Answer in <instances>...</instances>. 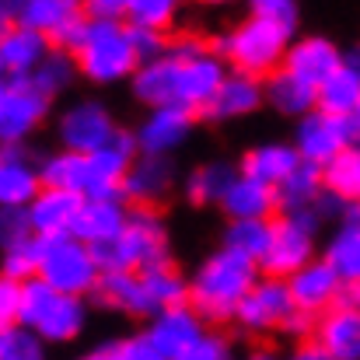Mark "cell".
I'll return each mask as SVG.
<instances>
[{
  "label": "cell",
  "mask_w": 360,
  "mask_h": 360,
  "mask_svg": "<svg viewBox=\"0 0 360 360\" xmlns=\"http://www.w3.org/2000/svg\"><path fill=\"white\" fill-rule=\"evenodd\" d=\"M136 136L116 133L105 147L98 150H67L53 154L42 165V182L46 186H63L81 196H122V179L133 165Z\"/></svg>",
  "instance_id": "6da1fadb"
},
{
  "label": "cell",
  "mask_w": 360,
  "mask_h": 360,
  "mask_svg": "<svg viewBox=\"0 0 360 360\" xmlns=\"http://www.w3.org/2000/svg\"><path fill=\"white\" fill-rule=\"evenodd\" d=\"M255 273H259V259L255 255L241 252L235 245H224L196 273V280L189 287V304L200 311V319H210V322L235 319L241 297L259 283Z\"/></svg>",
  "instance_id": "7a4b0ae2"
},
{
  "label": "cell",
  "mask_w": 360,
  "mask_h": 360,
  "mask_svg": "<svg viewBox=\"0 0 360 360\" xmlns=\"http://www.w3.org/2000/svg\"><path fill=\"white\" fill-rule=\"evenodd\" d=\"M200 336H203L200 311L179 304V308L154 315V326L147 333L98 347L91 360H189Z\"/></svg>",
  "instance_id": "3957f363"
},
{
  "label": "cell",
  "mask_w": 360,
  "mask_h": 360,
  "mask_svg": "<svg viewBox=\"0 0 360 360\" xmlns=\"http://www.w3.org/2000/svg\"><path fill=\"white\" fill-rule=\"evenodd\" d=\"M18 322L35 329L46 343H70L84 329V304L81 294H67L42 280L39 273L21 280V304Z\"/></svg>",
  "instance_id": "277c9868"
},
{
  "label": "cell",
  "mask_w": 360,
  "mask_h": 360,
  "mask_svg": "<svg viewBox=\"0 0 360 360\" xmlns=\"http://www.w3.org/2000/svg\"><path fill=\"white\" fill-rule=\"evenodd\" d=\"M98 269H143L168 262V238L158 214L147 203H136L126 217V228L105 241H91Z\"/></svg>",
  "instance_id": "5b68a950"
},
{
  "label": "cell",
  "mask_w": 360,
  "mask_h": 360,
  "mask_svg": "<svg viewBox=\"0 0 360 360\" xmlns=\"http://www.w3.org/2000/svg\"><path fill=\"white\" fill-rule=\"evenodd\" d=\"M290 35H294V25L266 18V14H252L241 28H235L228 39L217 42V53L241 74L269 77L283 63L290 49Z\"/></svg>",
  "instance_id": "8992f818"
},
{
  "label": "cell",
  "mask_w": 360,
  "mask_h": 360,
  "mask_svg": "<svg viewBox=\"0 0 360 360\" xmlns=\"http://www.w3.org/2000/svg\"><path fill=\"white\" fill-rule=\"evenodd\" d=\"M77 67L84 77L98 81V84H112L129 74H136L140 67V53L133 46L129 25H120V18H88V32L81 49L74 53Z\"/></svg>",
  "instance_id": "52a82bcc"
},
{
  "label": "cell",
  "mask_w": 360,
  "mask_h": 360,
  "mask_svg": "<svg viewBox=\"0 0 360 360\" xmlns=\"http://www.w3.org/2000/svg\"><path fill=\"white\" fill-rule=\"evenodd\" d=\"M235 319L252 333L280 329V333H290V336H304L311 329V311L297 308L287 276H266L262 283H255L241 297Z\"/></svg>",
  "instance_id": "ba28073f"
},
{
  "label": "cell",
  "mask_w": 360,
  "mask_h": 360,
  "mask_svg": "<svg viewBox=\"0 0 360 360\" xmlns=\"http://www.w3.org/2000/svg\"><path fill=\"white\" fill-rule=\"evenodd\" d=\"M39 276L67 294H91L102 269L91 255V245L67 231V235H42Z\"/></svg>",
  "instance_id": "9c48e42d"
},
{
  "label": "cell",
  "mask_w": 360,
  "mask_h": 360,
  "mask_svg": "<svg viewBox=\"0 0 360 360\" xmlns=\"http://www.w3.org/2000/svg\"><path fill=\"white\" fill-rule=\"evenodd\" d=\"M319 217L322 214L315 207H308V210H290L283 221H273L269 252L259 259L266 276H290L311 262V235H315Z\"/></svg>",
  "instance_id": "30bf717a"
},
{
  "label": "cell",
  "mask_w": 360,
  "mask_h": 360,
  "mask_svg": "<svg viewBox=\"0 0 360 360\" xmlns=\"http://www.w3.org/2000/svg\"><path fill=\"white\" fill-rule=\"evenodd\" d=\"M49 91L35 84L32 74H4L0 84V140L21 143L49 109Z\"/></svg>",
  "instance_id": "8fae6325"
},
{
  "label": "cell",
  "mask_w": 360,
  "mask_h": 360,
  "mask_svg": "<svg viewBox=\"0 0 360 360\" xmlns=\"http://www.w3.org/2000/svg\"><path fill=\"white\" fill-rule=\"evenodd\" d=\"M360 143V122L357 116H336V112H308L297 126V150L308 161L326 165L340 150Z\"/></svg>",
  "instance_id": "7c38bea8"
},
{
  "label": "cell",
  "mask_w": 360,
  "mask_h": 360,
  "mask_svg": "<svg viewBox=\"0 0 360 360\" xmlns=\"http://www.w3.org/2000/svg\"><path fill=\"white\" fill-rule=\"evenodd\" d=\"M186 297H189V287H186V280H182L168 262L136 269L133 315H161V311H168V308L186 304Z\"/></svg>",
  "instance_id": "4fadbf2b"
},
{
  "label": "cell",
  "mask_w": 360,
  "mask_h": 360,
  "mask_svg": "<svg viewBox=\"0 0 360 360\" xmlns=\"http://www.w3.org/2000/svg\"><path fill=\"white\" fill-rule=\"evenodd\" d=\"M287 283H290V294H294L297 308H304V311H311V315L329 311V308L340 301L343 287H347V283H343V276L333 269V262H329V259L301 266L297 273H290V276H287Z\"/></svg>",
  "instance_id": "5bb4252c"
},
{
  "label": "cell",
  "mask_w": 360,
  "mask_h": 360,
  "mask_svg": "<svg viewBox=\"0 0 360 360\" xmlns=\"http://www.w3.org/2000/svg\"><path fill=\"white\" fill-rule=\"evenodd\" d=\"M116 133H120L116 122L109 120V112L98 102H81V105L67 109L60 120V140L67 150H98Z\"/></svg>",
  "instance_id": "9a60e30c"
},
{
  "label": "cell",
  "mask_w": 360,
  "mask_h": 360,
  "mask_svg": "<svg viewBox=\"0 0 360 360\" xmlns=\"http://www.w3.org/2000/svg\"><path fill=\"white\" fill-rule=\"evenodd\" d=\"M49 35L28 28L21 21L4 25L0 32V70L4 74H35V67L49 56Z\"/></svg>",
  "instance_id": "2e32d148"
},
{
  "label": "cell",
  "mask_w": 360,
  "mask_h": 360,
  "mask_svg": "<svg viewBox=\"0 0 360 360\" xmlns=\"http://www.w3.org/2000/svg\"><path fill=\"white\" fill-rule=\"evenodd\" d=\"M81 203H84V196L74 193V189L42 186V193L28 203L32 228L39 235H67V231H74V221H77Z\"/></svg>",
  "instance_id": "e0dca14e"
},
{
  "label": "cell",
  "mask_w": 360,
  "mask_h": 360,
  "mask_svg": "<svg viewBox=\"0 0 360 360\" xmlns=\"http://www.w3.org/2000/svg\"><path fill=\"white\" fill-rule=\"evenodd\" d=\"M193 109L189 105H154V112L136 133V143L143 154H168L189 136Z\"/></svg>",
  "instance_id": "ac0fdd59"
},
{
  "label": "cell",
  "mask_w": 360,
  "mask_h": 360,
  "mask_svg": "<svg viewBox=\"0 0 360 360\" xmlns=\"http://www.w3.org/2000/svg\"><path fill=\"white\" fill-rule=\"evenodd\" d=\"M319 343L329 360H360V308L333 304L319 322Z\"/></svg>",
  "instance_id": "d6986e66"
},
{
  "label": "cell",
  "mask_w": 360,
  "mask_h": 360,
  "mask_svg": "<svg viewBox=\"0 0 360 360\" xmlns=\"http://www.w3.org/2000/svg\"><path fill=\"white\" fill-rule=\"evenodd\" d=\"M42 168L35 172L28 158L21 154L18 143H4V161H0V203L4 207H28L42 193Z\"/></svg>",
  "instance_id": "ffe728a7"
},
{
  "label": "cell",
  "mask_w": 360,
  "mask_h": 360,
  "mask_svg": "<svg viewBox=\"0 0 360 360\" xmlns=\"http://www.w3.org/2000/svg\"><path fill=\"white\" fill-rule=\"evenodd\" d=\"M262 95H266V91L259 88V77L235 70L231 77H224V84L217 88V95L203 105V116H207V120H214V122L248 116V112H255V109H259Z\"/></svg>",
  "instance_id": "44dd1931"
},
{
  "label": "cell",
  "mask_w": 360,
  "mask_h": 360,
  "mask_svg": "<svg viewBox=\"0 0 360 360\" xmlns=\"http://www.w3.org/2000/svg\"><path fill=\"white\" fill-rule=\"evenodd\" d=\"M340 63H343V56H340V49H336L329 39H301V42L290 46L287 56H283V67H287L290 74H297L301 81L315 84V88H319Z\"/></svg>",
  "instance_id": "7402d4cb"
},
{
  "label": "cell",
  "mask_w": 360,
  "mask_h": 360,
  "mask_svg": "<svg viewBox=\"0 0 360 360\" xmlns=\"http://www.w3.org/2000/svg\"><path fill=\"white\" fill-rule=\"evenodd\" d=\"M172 186V165L165 154H143L140 161L129 165L126 179H122V196L133 203H158Z\"/></svg>",
  "instance_id": "603a6c76"
},
{
  "label": "cell",
  "mask_w": 360,
  "mask_h": 360,
  "mask_svg": "<svg viewBox=\"0 0 360 360\" xmlns=\"http://www.w3.org/2000/svg\"><path fill=\"white\" fill-rule=\"evenodd\" d=\"M126 210L120 207V196H84L81 210H77V221H74V235L91 241H105L112 235H120L126 228Z\"/></svg>",
  "instance_id": "cb8c5ba5"
},
{
  "label": "cell",
  "mask_w": 360,
  "mask_h": 360,
  "mask_svg": "<svg viewBox=\"0 0 360 360\" xmlns=\"http://www.w3.org/2000/svg\"><path fill=\"white\" fill-rule=\"evenodd\" d=\"M221 207L231 214V221H238V217H269L280 207V196H276V186L259 182V179L241 172L231 182L228 196L221 200Z\"/></svg>",
  "instance_id": "d4e9b609"
},
{
  "label": "cell",
  "mask_w": 360,
  "mask_h": 360,
  "mask_svg": "<svg viewBox=\"0 0 360 360\" xmlns=\"http://www.w3.org/2000/svg\"><path fill=\"white\" fill-rule=\"evenodd\" d=\"M266 95L283 116H308L319 105V88L290 74L287 67H276L266 77Z\"/></svg>",
  "instance_id": "484cf974"
},
{
  "label": "cell",
  "mask_w": 360,
  "mask_h": 360,
  "mask_svg": "<svg viewBox=\"0 0 360 360\" xmlns=\"http://www.w3.org/2000/svg\"><path fill=\"white\" fill-rule=\"evenodd\" d=\"M322 189H326V172H322V165L301 158V165L276 186V196H280V207L290 214V210H308V207H315V200L322 196Z\"/></svg>",
  "instance_id": "4316f807"
},
{
  "label": "cell",
  "mask_w": 360,
  "mask_h": 360,
  "mask_svg": "<svg viewBox=\"0 0 360 360\" xmlns=\"http://www.w3.org/2000/svg\"><path fill=\"white\" fill-rule=\"evenodd\" d=\"M301 165V150L297 147H283V143H266V147H255L245 154L241 161V172L259 179V182H269V186H280L294 168Z\"/></svg>",
  "instance_id": "83f0119b"
},
{
  "label": "cell",
  "mask_w": 360,
  "mask_h": 360,
  "mask_svg": "<svg viewBox=\"0 0 360 360\" xmlns=\"http://www.w3.org/2000/svg\"><path fill=\"white\" fill-rule=\"evenodd\" d=\"M360 105V70H354L347 60L319 84V109L336 116H354Z\"/></svg>",
  "instance_id": "f1b7e54d"
},
{
  "label": "cell",
  "mask_w": 360,
  "mask_h": 360,
  "mask_svg": "<svg viewBox=\"0 0 360 360\" xmlns=\"http://www.w3.org/2000/svg\"><path fill=\"white\" fill-rule=\"evenodd\" d=\"M84 7H88L84 0H25L18 21L28 25V28H39V32H46L53 39L70 21L84 18Z\"/></svg>",
  "instance_id": "f546056e"
},
{
  "label": "cell",
  "mask_w": 360,
  "mask_h": 360,
  "mask_svg": "<svg viewBox=\"0 0 360 360\" xmlns=\"http://www.w3.org/2000/svg\"><path fill=\"white\" fill-rule=\"evenodd\" d=\"M241 172H235L231 165L224 161H214V165H203L200 172H193L189 179V200L196 207H207V203H221L231 189V182L238 179Z\"/></svg>",
  "instance_id": "4dcf8cb0"
},
{
  "label": "cell",
  "mask_w": 360,
  "mask_h": 360,
  "mask_svg": "<svg viewBox=\"0 0 360 360\" xmlns=\"http://www.w3.org/2000/svg\"><path fill=\"white\" fill-rule=\"evenodd\" d=\"M39 255H42V235L25 231L14 238H4V276L28 280L39 273Z\"/></svg>",
  "instance_id": "1f68e13d"
},
{
  "label": "cell",
  "mask_w": 360,
  "mask_h": 360,
  "mask_svg": "<svg viewBox=\"0 0 360 360\" xmlns=\"http://www.w3.org/2000/svg\"><path fill=\"white\" fill-rule=\"evenodd\" d=\"M322 172H326V189H333L347 203L360 200V143L340 150L336 158H329L322 165Z\"/></svg>",
  "instance_id": "d6a6232c"
},
{
  "label": "cell",
  "mask_w": 360,
  "mask_h": 360,
  "mask_svg": "<svg viewBox=\"0 0 360 360\" xmlns=\"http://www.w3.org/2000/svg\"><path fill=\"white\" fill-rule=\"evenodd\" d=\"M326 259L333 262V269L343 276V283H357L360 280V224H343L340 235L329 241Z\"/></svg>",
  "instance_id": "836d02e7"
},
{
  "label": "cell",
  "mask_w": 360,
  "mask_h": 360,
  "mask_svg": "<svg viewBox=\"0 0 360 360\" xmlns=\"http://www.w3.org/2000/svg\"><path fill=\"white\" fill-rule=\"evenodd\" d=\"M269 241H273V221L269 217H238L228 228V245H235L255 259H262L269 252Z\"/></svg>",
  "instance_id": "e575fe53"
},
{
  "label": "cell",
  "mask_w": 360,
  "mask_h": 360,
  "mask_svg": "<svg viewBox=\"0 0 360 360\" xmlns=\"http://www.w3.org/2000/svg\"><path fill=\"white\" fill-rule=\"evenodd\" d=\"M42 336L21 322H7L0 329V357L4 360H39L42 357Z\"/></svg>",
  "instance_id": "d590c367"
},
{
  "label": "cell",
  "mask_w": 360,
  "mask_h": 360,
  "mask_svg": "<svg viewBox=\"0 0 360 360\" xmlns=\"http://www.w3.org/2000/svg\"><path fill=\"white\" fill-rule=\"evenodd\" d=\"M32 77H35V84H39L42 91H49V95L63 91V88L70 84V77H74V60H70V53H67V49L49 53V56L35 67Z\"/></svg>",
  "instance_id": "8d00e7d4"
},
{
  "label": "cell",
  "mask_w": 360,
  "mask_h": 360,
  "mask_svg": "<svg viewBox=\"0 0 360 360\" xmlns=\"http://www.w3.org/2000/svg\"><path fill=\"white\" fill-rule=\"evenodd\" d=\"M179 0H129L126 4V21L129 25H147V28H165L175 18Z\"/></svg>",
  "instance_id": "74e56055"
},
{
  "label": "cell",
  "mask_w": 360,
  "mask_h": 360,
  "mask_svg": "<svg viewBox=\"0 0 360 360\" xmlns=\"http://www.w3.org/2000/svg\"><path fill=\"white\" fill-rule=\"evenodd\" d=\"M129 35H133V46H136V53H140V63H147V60H154V56H161V53L168 49L165 39H161V28L129 25Z\"/></svg>",
  "instance_id": "f35d334b"
},
{
  "label": "cell",
  "mask_w": 360,
  "mask_h": 360,
  "mask_svg": "<svg viewBox=\"0 0 360 360\" xmlns=\"http://www.w3.org/2000/svg\"><path fill=\"white\" fill-rule=\"evenodd\" d=\"M18 304H21V280L4 276L0 283V322H18Z\"/></svg>",
  "instance_id": "ab89813d"
},
{
  "label": "cell",
  "mask_w": 360,
  "mask_h": 360,
  "mask_svg": "<svg viewBox=\"0 0 360 360\" xmlns=\"http://www.w3.org/2000/svg\"><path fill=\"white\" fill-rule=\"evenodd\" d=\"M252 11L266 14V18H276V21H287V25H297L294 0H252Z\"/></svg>",
  "instance_id": "60d3db41"
},
{
  "label": "cell",
  "mask_w": 360,
  "mask_h": 360,
  "mask_svg": "<svg viewBox=\"0 0 360 360\" xmlns=\"http://www.w3.org/2000/svg\"><path fill=\"white\" fill-rule=\"evenodd\" d=\"M224 357H228V343L221 336H200V343L189 354V360H224Z\"/></svg>",
  "instance_id": "b9f144b4"
},
{
  "label": "cell",
  "mask_w": 360,
  "mask_h": 360,
  "mask_svg": "<svg viewBox=\"0 0 360 360\" xmlns=\"http://www.w3.org/2000/svg\"><path fill=\"white\" fill-rule=\"evenodd\" d=\"M84 4L95 18H122L129 0H84Z\"/></svg>",
  "instance_id": "7bdbcfd3"
},
{
  "label": "cell",
  "mask_w": 360,
  "mask_h": 360,
  "mask_svg": "<svg viewBox=\"0 0 360 360\" xmlns=\"http://www.w3.org/2000/svg\"><path fill=\"white\" fill-rule=\"evenodd\" d=\"M21 4H25V0H0V18H4V25H14V21H18Z\"/></svg>",
  "instance_id": "ee69618b"
},
{
  "label": "cell",
  "mask_w": 360,
  "mask_h": 360,
  "mask_svg": "<svg viewBox=\"0 0 360 360\" xmlns=\"http://www.w3.org/2000/svg\"><path fill=\"white\" fill-rule=\"evenodd\" d=\"M347 63H350L354 70H360V46H357V49H354V53H350V56H347Z\"/></svg>",
  "instance_id": "f6af8a7d"
},
{
  "label": "cell",
  "mask_w": 360,
  "mask_h": 360,
  "mask_svg": "<svg viewBox=\"0 0 360 360\" xmlns=\"http://www.w3.org/2000/svg\"><path fill=\"white\" fill-rule=\"evenodd\" d=\"M207 4H224V0H207Z\"/></svg>",
  "instance_id": "bcb514c9"
},
{
  "label": "cell",
  "mask_w": 360,
  "mask_h": 360,
  "mask_svg": "<svg viewBox=\"0 0 360 360\" xmlns=\"http://www.w3.org/2000/svg\"><path fill=\"white\" fill-rule=\"evenodd\" d=\"M354 116H357V122H360V105H357V112H354Z\"/></svg>",
  "instance_id": "7dc6e473"
}]
</instances>
